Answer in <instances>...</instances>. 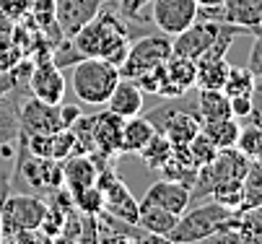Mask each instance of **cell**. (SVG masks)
<instances>
[{
  "label": "cell",
  "mask_w": 262,
  "mask_h": 244,
  "mask_svg": "<svg viewBox=\"0 0 262 244\" xmlns=\"http://www.w3.org/2000/svg\"><path fill=\"white\" fill-rule=\"evenodd\" d=\"M236 221H239V211H231V208L210 200V203L192 208V211H184L177 218L174 229L166 234V239L171 244H190V241H198V239L213 234L215 229L236 226Z\"/></svg>",
  "instance_id": "1"
},
{
  "label": "cell",
  "mask_w": 262,
  "mask_h": 244,
  "mask_svg": "<svg viewBox=\"0 0 262 244\" xmlns=\"http://www.w3.org/2000/svg\"><path fill=\"white\" fill-rule=\"evenodd\" d=\"M120 78V68L101 57H83L73 65V91H76L78 101L89 104V107L106 104Z\"/></svg>",
  "instance_id": "2"
},
{
  "label": "cell",
  "mask_w": 262,
  "mask_h": 244,
  "mask_svg": "<svg viewBox=\"0 0 262 244\" xmlns=\"http://www.w3.org/2000/svg\"><path fill=\"white\" fill-rule=\"evenodd\" d=\"M81 117V109L76 104H45L34 96H26L18 107V122L24 132H39L52 135L60 130H68Z\"/></svg>",
  "instance_id": "3"
},
{
  "label": "cell",
  "mask_w": 262,
  "mask_h": 244,
  "mask_svg": "<svg viewBox=\"0 0 262 244\" xmlns=\"http://www.w3.org/2000/svg\"><path fill=\"white\" fill-rule=\"evenodd\" d=\"M171 57V37L166 34H140V39L130 45V52L125 62L120 65V76L122 78H135L145 71L164 65Z\"/></svg>",
  "instance_id": "4"
},
{
  "label": "cell",
  "mask_w": 262,
  "mask_h": 244,
  "mask_svg": "<svg viewBox=\"0 0 262 244\" xmlns=\"http://www.w3.org/2000/svg\"><path fill=\"white\" fill-rule=\"evenodd\" d=\"M47 213V203L34 192H8L3 203V239L13 231L39 229Z\"/></svg>",
  "instance_id": "5"
},
{
  "label": "cell",
  "mask_w": 262,
  "mask_h": 244,
  "mask_svg": "<svg viewBox=\"0 0 262 244\" xmlns=\"http://www.w3.org/2000/svg\"><path fill=\"white\" fill-rule=\"evenodd\" d=\"M96 16H99V57L120 68L130 52L133 34L127 24L120 18V13L106 11V3L101 6Z\"/></svg>",
  "instance_id": "6"
},
{
  "label": "cell",
  "mask_w": 262,
  "mask_h": 244,
  "mask_svg": "<svg viewBox=\"0 0 262 244\" xmlns=\"http://www.w3.org/2000/svg\"><path fill=\"white\" fill-rule=\"evenodd\" d=\"M198 8L195 0H151V21L161 34L177 37L198 21Z\"/></svg>",
  "instance_id": "7"
},
{
  "label": "cell",
  "mask_w": 262,
  "mask_h": 244,
  "mask_svg": "<svg viewBox=\"0 0 262 244\" xmlns=\"http://www.w3.org/2000/svg\"><path fill=\"white\" fill-rule=\"evenodd\" d=\"M26 88H29V96L39 99L45 104H62L65 91H68L65 76L52 60L34 62L31 73H29V81H26Z\"/></svg>",
  "instance_id": "8"
},
{
  "label": "cell",
  "mask_w": 262,
  "mask_h": 244,
  "mask_svg": "<svg viewBox=\"0 0 262 244\" xmlns=\"http://www.w3.org/2000/svg\"><path fill=\"white\" fill-rule=\"evenodd\" d=\"M215 34H218V21L198 18L192 26H187L182 34L171 37V55H182V57L198 60V57H203L210 50V45L215 42Z\"/></svg>",
  "instance_id": "9"
},
{
  "label": "cell",
  "mask_w": 262,
  "mask_h": 244,
  "mask_svg": "<svg viewBox=\"0 0 262 244\" xmlns=\"http://www.w3.org/2000/svg\"><path fill=\"white\" fill-rule=\"evenodd\" d=\"M195 60L182 57V55H171L164 65H161V88L159 96L169 99V96H182L187 91L195 88Z\"/></svg>",
  "instance_id": "10"
},
{
  "label": "cell",
  "mask_w": 262,
  "mask_h": 244,
  "mask_svg": "<svg viewBox=\"0 0 262 244\" xmlns=\"http://www.w3.org/2000/svg\"><path fill=\"white\" fill-rule=\"evenodd\" d=\"M122 125L125 120L115 112H99L94 115L91 122V141H94V153L115 159L120 153V141H122Z\"/></svg>",
  "instance_id": "11"
},
{
  "label": "cell",
  "mask_w": 262,
  "mask_h": 244,
  "mask_svg": "<svg viewBox=\"0 0 262 244\" xmlns=\"http://www.w3.org/2000/svg\"><path fill=\"white\" fill-rule=\"evenodd\" d=\"M104 6V0H55V18L62 37H73L86 21H91Z\"/></svg>",
  "instance_id": "12"
},
{
  "label": "cell",
  "mask_w": 262,
  "mask_h": 244,
  "mask_svg": "<svg viewBox=\"0 0 262 244\" xmlns=\"http://www.w3.org/2000/svg\"><path fill=\"white\" fill-rule=\"evenodd\" d=\"M190 187L182 185V182H174V180H159L148 187L145 197L140 203H148V205H159L164 211H171L177 216H182L187 208H190Z\"/></svg>",
  "instance_id": "13"
},
{
  "label": "cell",
  "mask_w": 262,
  "mask_h": 244,
  "mask_svg": "<svg viewBox=\"0 0 262 244\" xmlns=\"http://www.w3.org/2000/svg\"><path fill=\"white\" fill-rule=\"evenodd\" d=\"M104 192V211L112 218H120L125 224H138V200L133 197V192L127 190V185L115 177L106 187H101Z\"/></svg>",
  "instance_id": "14"
},
{
  "label": "cell",
  "mask_w": 262,
  "mask_h": 244,
  "mask_svg": "<svg viewBox=\"0 0 262 244\" xmlns=\"http://www.w3.org/2000/svg\"><path fill=\"white\" fill-rule=\"evenodd\" d=\"M221 21L242 26L249 34H257L262 29V0H223Z\"/></svg>",
  "instance_id": "15"
},
{
  "label": "cell",
  "mask_w": 262,
  "mask_h": 244,
  "mask_svg": "<svg viewBox=\"0 0 262 244\" xmlns=\"http://www.w3.org/2000/svg\"><path fill=\"white\" fill-rule=\"evenodd\" d=\"M99 177V161L94 153H81V156H68L62 161V185L68 190H81L96 185Z\"/></svg>",
  "instance_id": "16"
},
{
  "label": "cell",
  "mask_w": 262,
  "mask_h": 244,
  "mask_svg": "<svg viewBox=\"0 0 262 244\" xmlns=\"http://www.w3.org/2000/svg\"><path fill=\"white\" fill-rule=\"evenodd\" d=\"M143 96L145 94L140 91V86L133 78H120L115 91H112V96L106 99V107H109V112H115L122 120H127V117H135V115L143 112Z\"/></svg>",
  "instance_id": "17"
},
{
  "label": "cell",
  "mask_w": 262,
  "mask_h": 244,
  "mask_svg": "<svg viewBox=\"0 0 262 244\" xmlns=\"http://www.w3.org/2000/svg\"><path fill=\"white\" fill-rule=\"evenodd\" d=\"M156 127L151 125L145 115H135V117H127L125 125H122V141H120V153H140L143 146L154 138Z\"/></svg>",
  "instance_id": "18"
},
{
  "label": "cell",
  "mask_w": 262,
  "mask_h": 244,
  "mask_svg": "<svg viewBox=\"0 0 262 244\" xmlns=\"http://www.w3.org/2000/svg\"><path fill=\"white\" fill-rule=\"evenodd\" d=\"M195 86L198 88H223L226 83V76H229V60L226 57H210V55H203L195 60Z\"/></svg>",
  "instance_id": "19"
},
{
  "label": "cell",
  "mask_w": 262,
  "mask_h": 244,
  "mask_svg": "<svg viewBox=\"0 0 262 244\" xmlns=\"http://www.w3.org/2000/svg\"><path fill=\"white\" fill-rule=\"evenodd\" d=\"M198 115H200V122L231 117V101H229L226 94H223V88H200V94H198Z\"/></svg>",
  "instance_id": "20"
},
{
  "label": "cell",
  "mask_w": 262,
  "mask_h": 244,
  "mask_svg": "<svg viewBox=\"0 0 262 244\" xmlns=\"http://www.w3.org/2000/svg\"><path fill=\"white\" fill-rule=\"evenodd\" d=\"M177 213L171 211H164L159 205H148V203H138V226L143 231H151V234H161L166 236L174 224H177Z\"/></svg>",
  "instance_id": "21"
},
{
  "label": "cell",
  "mask_w": 262,
  "mask_h": 244,
  "mask_svg": "<svg viewBox=\"0 0 262 244\" xmlns=\"http://www.w3.org/2000/svg\"><path fill=\"white\" fill-rule=\"evenodd\" d=\"M200 130L215 143V148H234L236 138H239V120L226 117V120H210V122H200Z\"/></svg>",
  "instance_id": "22"
},
{
  "label": "cell",
  "mask_w": 262,
  "mask_h": 244,
  "mask_svg": "<svg viewBox=\"0 0 262 244\" xmlns=\"http://www.w3.org/2000/svg\"><path fill=\"white\" fill-rule=\"evenodd\" d=\"M262 208V161H249L242 180V205L239 211Z\"/></svg>",
  "instance_id": "23"
},
{
  "label": "cell",
  "mask_w": 262,
  "mask_h": 244,
  "mask_svg": "<svg viewBox=\"0 0 262 244\" xmlns=\"http://www.w3.org/2000/svg\"><path fill=\"white\" fill-rule=\"evenodd\" d=\"M171 151H174V146L169 143V138H166L164 132H154V138L143 146V151H140L138 156L145 161L148 169L161 171V169L166 166V161L171 159Z\"/></svg>",
  "instance_id": "24"
},
{
  "label": "cell",
  "mask_w": 262,
  "mask_h": 244,
  "mask_svg": "<svg viewBox=\"0 0 262 244\" xmlns=\"http://www.w3.org/2000/svg\"><path fill=\"white\" fill-rule=\"evenodd\" d=\"M236 234L242 244H262V208L239 211Z\"/></svg>",
  "instance_id": "25"
},
{
  "label": "cell",
  "mask_w": 262,
  "mask_h": 244,
  "mask_svg": "<svg viewBox=\"0 0 262 244\" xmlns=\"http://www.w3.org/2000/svg\"><path fill=\"white\" fill-rule=\"evenodd\" d=\"M70 197H73V205L76 211L83 213V216H101L104 211V192L91 185V187H81V190H68Z\"/></svg>",
  "instance_id": "26"
},
{
  "label": "cell",
  "mask_w": 262,
  "mask_h": 244,
  "mask_svg": "<svg viewBox=\"0 0 262 244\" xmlns=\"http://www.w3.org/2000/svg\"><path fill=\"white\" fill-rule=\"evenodd\" d=\"M254 88V73L249 68H239V65H229V76L223 83V94L226 96H249Z\"/></svg>",
  "instance_id": "27"
},
{
  "label": "cell",
  "mask_w": 262,
  "mask_h": 244,
  "mask_svg": "<svg viewBox=\"0 0 262 244\" xmlns=\"http://www.w3.org/2000/svg\"><path fill=\"white\" fill-rule=\"evenodd\" d=\"M210 197L221 205L231 208V211H239L242 205V180H223L210 190Z\"/></svg>",
  "instance_id": "28"
},
{
  "label": "cell",
  "mask_w": 262,
  "mask_h": 244,
  "mask_svg": "<svg viewBox=\"0 0 262 244\" xmlns=\"http://www.w3.org/2000/svg\"><path fill=\"white\" fill-rule=\"evenodd\" d=\"M218 151H221V148H215V143L210 141L203 130L190 141V156H192V161H195L198 169L205 166V164H210V161L218 156Z\"/></svg>",
  "instance_id": "29"
},
{
  "label": "cell",
  "mask_w": 262,
  "mask_h": 244,
  "mask_svg": "<svg viewBox=\"0 0 262 244\" xmlns=\"http://www.w3.org/2000/svg\"><path fill=\"white\" fill-rule=\"evenodd\" d=\"M50 60L60 68V71H62V68H68V65H76V62H81L83 60V55L76 50V47H73V42L65 37L55 50H52V55H50Z\"/></svg>",
  "instance_id": "30"
},
{
  "label": "cell",
  "mask_w": 262,
  "mask_h": 244,
  "mask_svg": "<svg viewBox=\"0 0 262 244\" xmlns=\"http://www.w3.org/2000/svg\"><path fill=\"white\" fill-rule=\"evenodd\" d=\"M0 13L13 24H21L31 13V0H0Z\"/></svg>",
  "instance_id": "31"
},
{
  "label": "cell",
  "mask_w": 262,
  "mask_h": 244,
  "mask_svg": "<svg viewBox=\"0 0 262 244\" xmlns=\"http://www.w3.org/2000/svg\"><path fill=\"white\" fill-rule=\"evenodd\" d=\"M24 57L26 55H24V50L16 42H0V71L3 73H11Z\"/></svg>",
  "instance_id": "32"
},
{
  "label": "cell",
  "mask_w": 262,
  "mask_h": 244,
  "mask_svg": "<svg viewBox=\"0 0 262 244\" xmlns=\"http://www.w3.org/2000/svg\"><path fill=\"white\" fill-rule=\"evenodd\" d=\"M3 244H52V239L42 229H24V231L8 234L3 239Z\"/></svg>",
  "instance_id": "33"
},
{
  "label": "cell",
  "mask_w": 262,
  "mask_h": 244,
  "mask_svg": "<svg viewBox=\"0 0 262 244\" xmlns=\"http://www.w3.org/2000/svg\"><path fill=\"white\" fill-rule=\"evenodd\" d=\"M190 244H242V241H239L236 226H223V229H215L213 234H208L198 241H190Z\"/></svg>",
  "instance_id": "34"
},
{
  "label": "cell",
  "mask_w": 262,
  "mask_h": 244,
  "mask_svg": "<svg viewBox=\"0 0 262 244\" xmlns=\"http://www.w3.org/2000/svg\"><path fill=\"white\" fill-rule=\"evenodd\" d=\"M76 244H99L96 216H83V224H81V234L76 236Z\"/></svg>",
  "instance_id": "35"
},
{
  "label": "cell",
  "mask_w": 262,
  "mask_h": 244,
  "mask_svg": "<svg viewBox=\"0 0 262 244\" xmlns=\"http://www.w3.org/2000/svg\"><path fill=\"white\" fill-rule=\"evenodd\" d=\"M247 68L254 73V78L262 76V29L254 34V45H252V50H249V62H247Z\"/></svg>",
  "instance_id": "36"
},
{
  "label": "cell",
  "mask_w": 262,
  "mask_h": 244,
  "mask_svg": "<svg viewBox=\"0 0 262 244\" xmlns=\"http://www.w3.org/2000/svg\"><path fill=\"white\" fill-rule=\"evenodd\" d=\"M247 122L262 127V86L257 83V78H254V88H252V112H249Z\"/></svg>",
  "instance_id": "37"
},
{
  "label": "cell",
  "mask_w": 262,
  "mask_h": 244,
  "mask_svg": "<svg viewBox=\"0 0 262 244\" xmlns=\"http://www.w3.org/2000/svg\"><path fill=\"white\" fill-rule=\"evenodd\" d=\"M231 101V117L234 120H247L252 112V94L249 96H229Z\"/></svg>",
  "instance_id": "38"
},
{
  "label": "cell",
  "mask_w": 262,
  "mask_h": 244,
  "mask_svg": "<svg viewBox=\"0 0 262 244\" xmlns=\"http://www.w3.org/2000/svg\"><path fill=\"white\" fill-rule=\"evenodd\" d=\"M13 34H16V24L0 13V42H13Z\"/></svg>",
  "instance_id": "39"
},
{
  "label": "cell",
  "mask_w": 262,
  "mask_h": 244,
  "mask_svg": "<svg viewBox=\"0 0 262 244\" xmlns=\"http://www.w3.org/2000/svg\"><path fill=\"white\" fill-rule=\"evenodd\" d=\"M135 244H171L166 236H161V234H151V231H140L138 236H135Z\"/></svg>",
  "instance_id": "40"
},
{
  "label": "cell",
  "mask_w": 262,
  "mask_h": 244,
  "mask_svg": "<svg viewBox=\"0 0 262 244\" xmlns=\"http://www.w3.org/2000/svg\"><path fill=\"white\" fill-rule=\"evenodd\" d=\"M11 192V180H3L0 182V244H3V203Z\"/></svg>",
  "instance_id": "41"
},
{
  "label": "cell",
  "mask_w": 262,
  "mask_h": 244,
  "mask_svg": "<svg viewBox=\"0 0 262 244\" xmlns=\"http://www.w3.org/2000/svg\"><path fill=\"white\" fill-rule=\"evenodd\" d=\"M52 244H76V239H70V236H62V234H60V236L52 239Z\"/></svg>",
  "instance_id": "42"
},
{
  "label": "cell",
  "mask_w": 262,
  "mask_h": 244,
  "mask_svg": "<svg viewBox=\"0 0 262 244\" xmlns=\"http://www.w3.org/2000/svg\"><path fill=\"white\" fill-rule=\"evenodd\" d=\"M195 3H198L200 8H205V6H221L223 0H195Z\"/></svg>",
  "instance_id": "43"
},
{
  "label": "cell",
  "mask_w": 262,
  "mask_h": 244,
  "mask_svg": "<svg viewBox=\"0 0 262 244\" xmlns=\"http://www.w3.org/2000/svg\"><path fill=\"white\" fill-rule=\"evenodd\" d=\"M104 3H120V0H104Z\"/></svg>",
  "instance_id": "44"
},
{
  "label": "cell",
  "mask_w": 262,
  "mask_h": 244,
  "mask_svg": "<svg viewBox=\"0 0 262 244\" xmlns=\"http://www.w3.org/2000/svg\"><path fill=\"white\" fill-rule=\"evenodd\" d=\"M257 83H259V86H262V76H257Z\"/></svg>",
  "instance_id": "45"
}]
</instances>
